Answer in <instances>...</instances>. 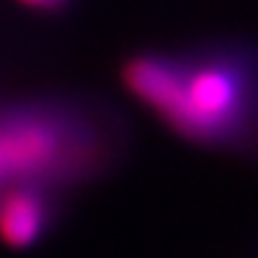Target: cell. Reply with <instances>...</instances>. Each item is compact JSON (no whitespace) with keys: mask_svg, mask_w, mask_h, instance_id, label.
<instances>
[{"mask_svg":"<svg viewBox=\"0 0 258 258\" xmlns=\"http://www.w3.org/2000/svg\"><path fill=\"white\" fill-rule=\"evenodd\" d=\"M118 75L135 102L192 146L242 149L258 135V52L244 44L132 52Z\"/></svg>","mask_w":258,"mask_h":258,"instance_id":"cell-1","label":"cell"},{"mask_svg":"<svg viewBox=\"0 0 258 258\" xmlns=\"http://www.w3.org/2000/svg\"><path fill=\"white\" fill-rule=\"evenodd\" d=\"M129 124L85 91L0 94V189L39 184L75 198L121 168Z\"/></svg>","mask_w":258,"mask_h":258,"instance_id":"cell-2","label":"cell"},{"mask_svg":"<svg viewBox=\"0 0 258 258\" xmlns=\"http://www.w3.org/2000/svg\"><path fill=\"white\" fill-rule=\"evenodd\" d=\"M72 195L39 184H14L0 189V244L9 250H33L60 228Z\"/></svg>","mask_w":258,"mask_h":258,"instance_id":"cell-3","label":"cell"},{"mask_svg":"<svg viewBox=\"0 0 258 258\" xmlns=\"http://www.w3.org/2000/svg\"><path fill=\"white\" fill-rule=\"evenodd\" d=\"M22 11L39 17V20H63L66 14L77 9L80 0H14Z\"/></svg>","mask_w":258,"mask_h":258,"instance_id":"cell-4","label":"cell"}]
</instances>
